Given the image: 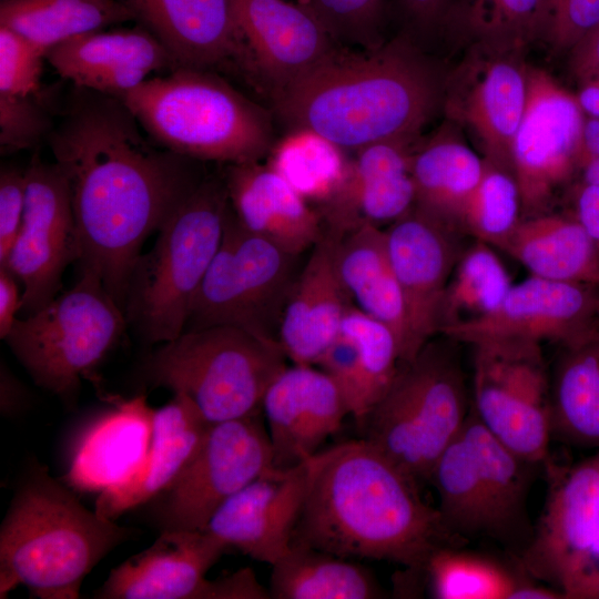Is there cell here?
I'll use <instances>...</instances> for the list:
<instances>
[{"label":"cell","mask_w":599,"mask_h":599,"mask_svg":"<svg viewBox=\"0 0 599 599\" xmlns=\"http://www.w3.org/2000/svg\"><path fill=\"white\" fill-rule=\"evenodd\" d=\"M351 305L335 264L334 237L325 232L300 270L283 312L278 342L287 359L315 366Z\"/></svg>","instance_id":"cell-27"},{"label":"cell","mask_w":599,"mask_h":599,"mask_svg":"<svg viewBox=\"0 0 599 599\" xmlns=\"http://www.w3.org/2000/svg\"><path fill=\"white\" fill-rule=\"evenodd\" d=\"M210 423L184 394L154 409L153 434L142 467L126 481L99 494L94 510L115 520L149 504L182 471L200 446Z\"/></svg>","instance_id":"cell-29"},{"label":"cell","mask_w":599,"mask_h":599,"mask_svg":"<svg viewBox=\"0 0 599 599\" xmlns=\"http://www.w3.org/2000/svg\"><path fill=\"white\" fill-rule=\"evenodd\" d=\"M1 1H4V0H1Z\"/></svg>","instance_id":"cell-56"},{"label":"cell","mask_w":599,"mask_h":599,"mask_svg":"<svg viewBox=\"0 0 599 599\" xmlns=\"http://www.w3.org/2000/svg\"><path fill=\"white\" fill-rule=\"evenodd\" d=\"M282 347L243 328L183 332L146 359V382L186 395L210 424L262 413L264 395L288 366Z\"/></svg>","instance_id":"cell-8"},{"label":"cell","mask_w":599,"mask_h":599,"mask_svg":"<svg viewBox=\"0 0 599 599\" xmlns=\"http://www.w3.org/2000/svg\"><path fill=\"white\" fill-rule=\"evenodd\" d=\"M485 167L486 162L464 142L439 132L412 153L415 206L451 225Z\"/></svg>","instance_id":"cell-34"},{"label":"cell","mask_w":599,"mask_h":599,"mask_svg":"<svg viewBox=\"0 0 599 599\" xmlns=\"http://www.w3.org/2000/svg\"><path fill=\"white\" fill-rule=\"evenodd\" d=\"M520 205L514 175L486 162L484 174L456 222L459 221L478 241L497 247L520 221Z\"/></svg>","instance_id":"cell-42"},{"label":"cell","mask_w":599,"mask_h":599,"mask_svg":"<svg viewBox=\"0 0 599 599\" xmlns=\"http://www.w3.org/2000/svg\"><path fill=\"white\" fill-rule=\"evenodd\" d=\"M450 229L416 206L384 229L415 357L440 333L445 293L459 257Z\"/></svg>","instance_id":"cell-18"},{"label":"cell","mask_w":599,"mask_h":599,"mask_svg":"<svg viewBox=\"0 0 599 599\" xmlns=\"http://www.w3.org/2000/svg\"><path fill=\"white\" fill-rule=\"evenodd\" d=\"M263 414L210 424L179 476L149 504L161 530L203 531L214 511L274 469Z\"/></svg>","instance_id":"cell-14"},{"label":"cell","mask_w":599,"mask_h":599,"mask_svg":"<svg viewBox=\"0 0 599 599\" xmlns=\"http://www.w3.org/2000/svg\"><path fill=\"white\" fill-rule=\"evenodd\" d=\"M544 466L546 501L519 565L562 598L599 599V451L576 465Z\"/></svg>","instance_id":"cell-12"},{"label":"cell","mask_w":599,"mask_h":599,"mask_svg":"<svg viewBox=\"0 0 599 599\" xmlns=\"http://www.w3.org/2000/svg\"><path fill=\"white\" fill-rule=\"evenodd\" d=\"M577 171L582 182L599 186V118L585 120Z\"/></svg>","instance_id":"cell-51"},{"label":"cell","mask_w":599,"mask_h":599,"mask_svg":"<svg viewBox=\"0 0 599 599\" xmlns=\"http://www.w3.org/2000/svg\"><path fill=\"white\" fill-rule=\"evenodd\" d=\"M231 7L247 73L263 81L272 97L341 48L298 2L231 0Z\"/></svg>","instance_id":"cell-19"},{"label":"cell","mask_w":599,"mask_h":599,"mask_svg":"<svg viewBox=\"0 0 599 599\" xmlns=\"http://www.w3.org/2000/svg\"><path fill=\"white\" fill-rule=\"evenodd\" d=\"M582 83L577 97L580 108L590 118H599V71Z\"/></svg>","instance_id":"cell-55"},{"label":"cell","mask_w":599,"mask_h":599,"mask_svg":"<svg viewBox=\"0 0 599 599\" xmlns=\"http://www.w3.org/2000/svg\"><path fill=\"white\" fill-rule=\"evenodd\" d=\"M152 33L177 67L215 71L246 55L231 0H118Z\"/></svg>","instance_id":"cell-24"},{"label":"cell","mask_w":599,"mask_h":599,"mask_svg":"<svg viewBox=\"0 0 599 599\" xmlns=\"http://www.w3.org/2000/svg\"><path fill=\"white\" fill-rule=\"evenodd\" d=\"M461 370L451 354L429 341L403 363L382 399L359 428L373 445L419 485L468 415Z\"/></svg>","instance_id":"cell-9"},{"label":"cell","mask_w":599,"mask_h":599,"mask_svg":"<svg viewBox=\"0 0 599 599\" xmlns=\"http://www.w3.org/2000/svg\"><path fill=\"white\" fill-rule=\"evenodd\" d=\"M1 412L12 415L21 409L26 399L23 386L1 365Z\"/></svg>","instance_id":"cell-54"},{"label":"cell","mask_w":599,"mask_h":599,"mask_svg":"<svg viewBox=\"0 0 599 599\" xmlns=\"http://www.w3.org/2000/svg\"><path fill=\"white\" fill-rule=\"evenodd\" d=\"M345 49L370 50L383 44L389 0H298Z\"/></svg>","instance_id":"cell-43"},{"label":"cell","mask_w":599,"mask_h":599,"mask_svg":"<svg viewBox=\"0 0 599 599\" xmlns=\"http://www.w3.org/2000/svg\"><path fill=\"white\" fill-rule=\"evenodd\" d=\"M595 287L531 275L511 285L491 312L447 326L440 334L473 346L493 341L566 345L599 328V293Z\"/></svg>","instance_id":"cell-17"},{"label":"cell","mask_w":599,"mask_h":599,"mask_svg":"<svg viewBox=\"0 0 599 599\" xmlns=\"http://www.w3.org/2000/svg\"><path fill=\"white\" fill-rule=\"evenodd\" d=\"M153 415L145 395L116 400L79 437L65 483L81 491L100 494L131 478L149 454Z\"/></svg>","instance_id":"cell-28"},{"label":"cell","mask_w":599,"mask_h":599,"mask_svg":"<svg viewBox=\"0 0 599 599\" xmlns=\"http://www.w3.org/2000/svg\"><path fill=\"white\" fill-rule=\"evenodd\" d=\"M297 257L245 230L229 203L221 245L192 301L184 332L229 325L280 345L283 312L300 272Z\"/></svg>","instance_id":"cell-11"},{"label":"cell","mask_w":599,"mask_h":599,"mask_svg":"<svg viewBox=\"0 0 599 599\" xmlns=\"http://www.w3.org/2000/svg\"><path fill=\"white\" fill-rule=\"evenodd\" d=\"M80 253L68 182L55 163L34 156L26 170L22 225L0 265L23 286L21 311L30 315L51 302Z\"/></svg>","instance_id":"cell-15"},{"label":"cell","mask_w":599,"mask_h":599,"mask_svg":"<svg viewBox=\"0 0 599 599\" xmlns=\"http://www.w3.org/2000/svg\"><path fill=\"white\" fill-rule=\"evenodd\" d=\"M526 74V105L512 142L511 173L521 206L531 212L577 171L585 119L577 97L547 72Z\"/></svg>","instance_id":"cell-16"},{"label":"cell","mask_w":599,"mask_h":599,"mask_svg":"<svg viewBox=\"0 0 599 599\" xmlns=\"http://www.w3.org/2000/svg\"><path fill=\"white\" fill-rule=\"evenodd\" d=\"M511 285L491 245L477 241L459 255L453 270L444 298L440 333L447 326L491 312Z\"/></svg>","instance_id":"cell-38"},{"label":"cell","mask_w":599,"mask_h":599,"mask_svg":"<svg viewBox=\"0 0 599 599\" xmlns=\"http://www.w3.org/2000/svg\"><path fill=\"white\" fill-rule=\"evenodd\" d=\"M126 322L101 280L81 271L72 288L17 318L4 339L37 385L69 400L81 378L118 342Z\"/></svg>","instance_id":"cell-10"},{"label":"cell","mask_w":599,"mask_h":599,"mask_svg":"<svg viewBox=\"0 0 599 599\" xmlns=\"http://www.w3.org/2000/svg\"><path fill=\"white\" fill-rule=\"evenodd\" d=\"M45 54L27 38L0 26V93H41L42 60Z\"/></svg>","instance_id":"cell-45"},{"label":"cell","mask_w":599,"mask_h":599,"mask_svg":"<svg viewBox=\"0 0 599 599\" xmlns=\"http://www.w3.org/2000/svg\"><path fill=\"white\" fill-rule=\"evenodd\" d=\"M536 467L493 436L471 407L429 477L448 531L457 539H491L518 557L534 532L527 498Z\"/></svg>","instance_id":"cell-7"},{"label":"cell","mask_w":599,"mask_h":599,"mask_svg":"<svg viewBox=\"0 0 599 599\" xmlns=\"http://www.w3.org/2000/svg\"><path fill=\"white\" fill-rule=\"evenodd\" d=\"M119 99L154 142L194 160L260 162L274 146L271 112L211 70L179 67Z\"/></svg>","instance_id":"cell-5"},{"label":"cell","mask_w":599,"mask_h":599,"mask_svg":"<svg viewBox=\"0 0 599 599\" xmlns=\"http://www.w3.org/2000/svg\"><path fill=\"white\" fill-rule=\"evenodd\" d=\"M570 65L582 82L599 71V26L571 49Z\"/></svg>","instance_id":"cell-53"},{"label":"cell","mask_w":599,"mask_h":599,"mask_svg":"<svg viewBox=\"0 0 599 599\" xmlns=\"http://www.w3.org/2000/svg\"><path fill=\"white\" fill-rule=\"evenodd\" d=\"M26 204V171L2 167L0 172V265L4 263L22 225Z\"/></svg>","instance_id":"cell-47"},{"label":"cell","mask_w":599,"mask_h":599,"mask_svg":"<svg viewBox=\"0 0 599 599\" xmlns=\"http://www.w3.org/2000/svg\"><path fill=\"white\" fill-rule=\"evenodd\" d=\"M562 346L551 382V439L599 448V328Z\"/></svg>","instance_id":"cell-32"},{"label":"cell","mask_w":599,"mask_h":599,"mask_svg":"<svg viewBox=\"0 0 599 599\" xmlns=\"http://www.w3.org/2000/svg\"><path fill=\"white\" fill-rule=\"evenodd\" d=\"M343 150L308 131L287 133L268 154L281 173L311 204H324L342 183L348 166ZM316 207V209H317Z\"/></svg>","instance_id":"cell-39"},{"label":"cell","mask_w":599,"mask_h":599,"mask_svg":"<svg viewBox=\"0 0 599 599\" xmlns=\"http://www.w3.org/2000/svg\"><path fill=\"white\" fill-rule=\"evenodd\" d=\"M205 599H272L271 591L256 578L254 571L242 568L233 573L210 580Z\"/></svg>","instance_id":"cell-49"},{"label":"cell","mask_w":599,"mask_h":599,"mask_svg":"<svg viewBox=\"0 0 599 599\" xmlns=\"http://www.w3.org/2000/svg\"><path fill=\"white\" fill-rule=\"evenodd\" d=\"M230 206L238 223L284 252L300 256L325 235L321 213L268 164H227Z\"/></svg>","instance_id":"cell-26"},{"label":"cell","mask_w":599,"mask_h":599,"mask_svg":"<svg viewBox=\"0 0 599 599\" xmlns=\"http://www.w3.org/2000/svg\"><path fill=\"white\" fill-rule=\"evenodd\" d=\"M262 414L276 469L298 466L322 445L349 415L335 382L314 365L287 366L267 388Z\"/></svg>","instance_id":"cell-21"},{"label":"cell","mask_w":599,"mask_h":599,"mask_svg":"<svg viewBox=\"0 0 599 599\" xmlns=\"http://www.w3.org/2000/svg\"><path fill=\"white\" fill-rule=\"evenodd\" d=\"M576 219L599 252V186L580 183L575 190Z\"/></svg>","instance_id":"cell-50"},{"label":"cell","mask_w":599,"mask_h":599,"mask_svg":"<svg viewBox=\"0 0 599 599\" xmlns=\"http://www.w3.org/2000/svg\"><path fill=\"white\" fill-rule=\"evenodd\" d=\"M306 483V461L264 474L226 499L203 531L272 566L292 547Z\"/></svg>","instance_id":"cell-20"},{"label":"cell","mask_w":599,"mask_h":599,"mask_svg":"<svg viewBox=\"0 0 599 599\" xmlns=\"http://www.w3.org/2000/svg\"><path fill=\"white\" fill-rule=\"evenodd\" d=\"M542 0H455L444 27L455 21L496 47H516L538 37Z\"/></svg>","instance_id":"cell-41"},{"label":"cell","mask_w":599,"mask_h":599,"mask_svg":"<svg viewBox=\"0 0 599 599\" xmlns=\"http://www.w3.org/2000/svg\"><path fill=\"white\" fill-rule=\"evenodd\" d=\"M455 0H389L388 18L402 26V34L415 41L444 27ZM416 42V41H415Z\"/></svg>","instance_id":"cell-48"},{"label":"cell","mask_w":599,"mask_h":599,"mask_svg":"<svg viewBox=\"0 0 599 599\" xmlns=\"http://www.w3.org/2000/svg\"><path fill=\"white\" fill-rule=\"evenodd\" d=\"M307 483L292 545L347 559L384 560L419 571L454 537L420 485L363 438L306 460Z\"/></svg>","instance_id":"cell-2"},{"label":"cell","mask_w":599,"mask_h":599,"mask_svg":"<svg viewBox=\"0 0 599 599\" xmlns=\"http://www.w3.org/2000/svg\"><path fill=\"white\" fill-rule=\"evenodd\" d=\"M599 26V0H542L538 37L572 49Z\"/></svg>","instance_id":"cell-46"},{"label":"cell","mask_w":599,"mask_h":599,"mask_svg":"<svg viewBox=\"0 0 599 599\" xmlns=\"http://www.w3.org/2000/svg\"><path fill=\"white\" fill-rule=\"evenodd\" d=\"M333 237L337 272L353 305L386 325L397 338L402 363L410 362L415 355L405 303L384 230L366 224Z\"/></svg>","instance_id":"cell-30"},{"label":"cell","mask_w":599,"mask_h":599,"mask_svg":"<svg viewBox=\"0 0 599 599\" xmlns=\"http://www.w3.org/2000/svg\"><path fill=\"white\" fill-rule=\"evenodd\" d=\"M135 534L88 509L35 465L0 526V598L23 586L40 599H77L90 571Z\"/></svg>","instance_id":"cell-4"},{"label":"cell","mask_w":599,"mask_h":599,"mask_svg":"<svg viewBox=\"0 0 599 599\" xmlns=\"http://www.w3.org/2000/svg\"><path fill=\"white\" fill-rule=\"evenodd\" d=\"M415 140H384L355 151L342 183L317 207L326 233L341 236L366 224L389 225L415 206L410 174Z\"/></svg>","instance_id":"cell-22"},{"label":"cell","mask_w":599,"mask_h":599,"mask_svg":"<svg viewBox=\"0 0 599 599\" xmlns=\"http://www.w3.org/2000/svg\"><path fill=\"white\" fill-rule=\"evenodd\" d=\"M272 599H376L383 590L373 573L353 559L292 545L272 566Z\"/></svg>","instance_id":"cell-35"},{"label":"cell","mask_w":599,"mask_h":599,"mask_svg":"<svg viewBox=\"0 0 599 599\" xmlns=\"http://www.w3.org/2000/svg\"><path fill=\"white\" fill-rule=\"evenodd\" d=\"M497 247L531 275L599 286V252L576 217L539 215L520 220Z\"/></svg>","instance_id":"cell-31"},{"label":"cell","mask_w":599,"mask_h":599,"mask_svg":"<svg viewBox=\"0 0 599 599\" xmlns=\"http://www.w3.org/2000/svg\"><path fill=\"white\" fill-rule=\"evenodd\" d=\"M229 548L205 531L161 530L154 542L112 569L100 599H205L207 571Z\"/></svg>","instance_id":"cell-23"},{"label":"cell","mask_w":599,"mask_h":599,"mask_svg":"<svg viewBox=\"0 0 599 599\" xmlns=\"http://www.w3.org/2000/svg\"><path fill=\"white\" fill-rule=\"evenodd\" d=\"M45 60L74 87L118 98L153 72L179 68L165 47L141 26L74 37L50 49Z\"/></svg>","instance_id":"cell-25"},{"label":"cell","mask_w":599,"mask_h":599,"mask_svg":"<svg viewBox=\"0 0 599 599\" xmlns=\"http://www.w3.org/2000/svg\"><path fill=\"white\" fill-rule=\"evenodd\" d=\"M51 112L41 93L11 95L0 93V149L12 153L38 146L54 128Z\"/></svg>","instance_id":"cell-44"},{"label":"cell","mask_w":599,"mask_h":599,"mask_svg":"<svg viewBox=\"0 0 599 599\" xmlns=\"http://www.w3.org/2000/svg\"><path fill=\"white\" fill-rule=\"evenodd\" d=\"M526 98V72L514 62L498 60L487 65L461 109L465 121L484 145L487 162L510 173L512 142Z\"/></svg>","instance_id":"cell-33"},{"label":"cell","mask_w":599,"mask_h":599,"mask_svg":"<svg viewBox=\"0 0 599 599\" xmlns=\"http://www.w3.org/2000/svg\"><path fill=\"white\" fill-rule=\"evenodd\" d=\"M473 409L501 444L540 466L549 459L551 383L539 343L474 345Z\"/></svg>","instance_id":"cell-13"},{"label":"cell","mask_w":599,"mask_h":599,"mask_svg":"<svg viewBox=\"0 0 599 599\" xmlns=\"http://www.w3.org/2000/svg\"><path fill=\"white\" fill-rule=\"evenodd\" d=\"M18 280L4 267H0V337L4 339L21 311L22 294Z\"/></svg>","instance_id":"cell-52"},{"label":"cell","mask_w":599,"mask_h":599,"mask_svg":"<svg viewBox=\"0 0 599 599\" xmlns=\"http://www.w3.org/2000/svg\"><path fill=\"white\" fill-rule=\"evenodd\" d=\"M135 21L118 0H4L0 26L37 45L44 54L74 37Z\"/></svg>","instance_id":"cell-36"},{"label":"cell","mask_w":599,"mask_h":599,"mask_svg":"<svg viewBox=\"0 0 599 599\" xmlns=\"http://www.w3.org/2000/svg\"><path fill=\"white\" fill-rule=\"evenodd\" d=\"M405 34L370 50L339 48L272 97L287 133L308 131L341 150L417 138L443 101L437 67Z\"/></svg>","instance_id":"cell-3"},{"label":"cell","mask_w":599,"mask_h":599,"mask_svg":"<svg viewBox=\"0 0 599 599\" xmlns=\"http://www.w3.org/2000/svg\"><path fill=\"white\" fill-rule=\"evenodd\" d=\"M227 206L224 176L206 175L136 261L124 314L145 341L166 343L184 332L192 301L221 245Z\"/></svg>","instance_id":"cell-6"},{"label":"cell","mask_w":599,"mask_h":599,"mask_svg":"<svg viewBox=\"0 0 599 599\" xmlns=\"http://www.w3.org/2000/svg\"><path fill=\"white\" fill-rule=\"evenodd\" d=\"M419 571L438 599H515L527 582L498 561L453 545L435 549Z\"/></svg>","instance_id":"cell-37"},{"label":"cell","mask_w":599,"mask_h":599,"mask_svg":"<svg viewBox=\"0 0 599 599\" xmlns=\"http://www.w3.org/2000/svg\"><path fill=\"white\" fill-rule=\"evenodd\" d=\"M356 349L362 386L363 418L382 399L393 384L402 363L395 334L383 323L351 305L341 324Z\"/></svg>","instance_id":"cell-40"},{"label":"cell","mask_w":599,"mask_h":599,"mask_svg":"<svg viewBox=\"0 0 599 599\" xmlns=\"http://www.w3.org/2000/svg\"><path fill=\"white\" fill-rule=\"evenodd\" d=\"M146 135L121 99L75 87L47 140L69 185L81 271L123 311L144 241L206 176L202 161Z\"/></svg>","instance_id":"cell-1"}]
</instances>
